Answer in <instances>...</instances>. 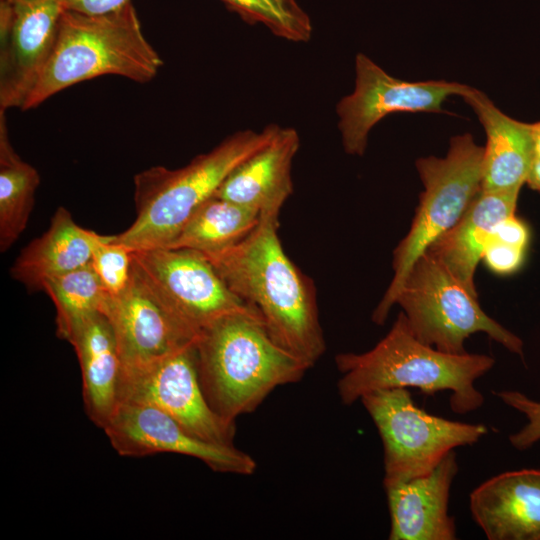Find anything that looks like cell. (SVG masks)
<instances>
[{
	"label": "cell",
	"instance_id": "11",
	"mask_svg": "<svg viewBox=\"0 0 540 540\" xmlns=\"http://www.w3.org/2000/svg\"><path fill=\"white\" fill-rule=\"evenodd\" d=\"M355 88L336 106L338 128L346 153L362 156L370 130L397 112L448 113L445 100L461 95L468 85L446 80L410 82L389 75L363 53L355 58Z\"/></svg>",
	"mask_w": 540,
	"mask_h": 540
},
{
	"label": "cell",
	"instance_id": "30",
	"mask_svg": "<svg viewBox=\"0 0 540 540\" xmlns=\"http://www.w3.org/2000/svg\"><path fill=\"white\" fill-rule=\"evenodd\" d=\"M526 184L540 193V160H532Z\"/></svg>",
	"mask_w": 540,
	"mask_h": 540
},
{
	"label": "cell",
	"instance_id": "5",
	"mask_svg": "<svg viewBox=\"0 0 540 540\" xmlns=\"http://www.w3.org/2000/svg\"><path fill=\"white\" fill-rule=\"evenodd\" d=\"M162 65L131 2L98 15L65 10L50 55L22 109L35 108L74 84L103 75L146 83Z\"/></svg>",
	"mask_w": 540,
	"mask_h": 540
},
{
	"label": "cell",
	"instance_id": "23",
	"mask_svg": "<svg viewBox=\"0 0 540 540\" xmlns=\"http://www.w3.org/2000/svg\"><path fill=\"white\" fill-rule=\"evenodd\" d=\"M40 183L38 171L14 150L5 111L0 110V250L7 251L25 230Z\"/></svg>",
	"mask_w": 540,
	"mask_h": 540
},
{
	"label": "cell",
	"instance_id": "4",
	"mask_svg": "<svg viewBox=\"0 0 540 540\" xmlns=\"http://www.w3.org/2000/svg\"><path fill=\"white\" fill-rule=\"evenodd\" d=\"M279 128L268 124L261 131L234 132L183 167L152 166L137 173L133 178L136 218L123 232L110 235L111 241L131 251L167 247L195 210Z\"/></svg>",
	"mask_w": 540,
	"mask_h": 540
},
{
	"label": "cell",
	"instance_id": "15",
	"mask_svg": "<svg viewBox=\"0 0 540 540\" xmlns=\"http://www.w3.org/2000/svg\"><path fill=\"white\" fill-rule=\"evenodd\" d=\"M458 472L455 450L428 474L385 486L390 540H454L456 526L448 513L451 484Z\"/></svg>",
	"mask_w": 540,
	"mask_h": 540
},
{
	"label": "cell",
	"instance_id": "24",
	"mask_svg": "<svg viewBox=\"0 0 540 540\" xmlns=\"http://www.w3.org/2000/svg\"><path fill=\"white\" fill-rule=\"evenodd\" d=\"M56 308V333L69 341L92 315L103 311L108 294L89 264L47 280L42 288Z\"/></svg>",
	"mask_w": 540,
	"mask_h": 540
},
{
	"label": "cell",
	"instance_id": "26",
	"mask_svg": "<svg viewBox=\"0 0 540 540\" xmlns=\"http://www.w3.org/2000/svg\"><path fill=\"white\" fill-rule=\"evenodd\" d=\"M530 240L527 224L515 214L502 220L489 240L482 260L486 267L497 275L517 272L526 256Z\"/></svg>",
	"mask_w": 540,
	"mask_h": 540
},
{
	"label": "cell",
	"instance_id": "28",
	"mask_svg": "<svg viewBox=\"0 0 540 540\" xmlns=\"http://www.w3.org/2000/svg\"><path fill=\"white\" fill-rule=\"evenodd\" d=\"M502 402L525 415L527 423L509 436L511 445L518 450H526L540 441V401L533 400L519 391H494Z\"/></svg>",
	"mask_w": 540,
	"mask_h": 540
},
{
	"label": "cell",
	"instance_id": "8",
	"mask_svg": "<svg viewBox=\"0 0 540 540\" xmlns=\"http://www.w3.org/2000/svg\"><path fill=\"white\" fill-rule=\"evenodd\" d=\"M360 401L383 444L384 487L430 473L449 452L475 444L488 432L483 424L427 413L407 388L373 391Z\"/></svg>",
	"mask_w": 540,
	"mask_h": 540
},
{
	"label": "cell",
	"instance_id": "12",
	"mask_svg": "<svg viewBox=\"0 0 540 540\" xmlns=\"http://www.w3.org/2000/svg\"><path fill=\"white\" fill-rule=\"evenodd\" d=\"M103 431L113 449L125 457L175 453L196 458L215 472L238 475H251L257 467L253 457L234 445L203 440L147 404L121 402Z\"/></svg>",
	"mask_w": 540,
	"mask_h": 540
},
{
	"label": "cell",
	"instance_id": "17",
	"mask_svg": "<svg viewBox=\"0 0 540 540\" xmlns=\"http://www.w3.org/2000/svg\"><path fill=\"white\" fill-rule=\"evenodd\" d=\"M299 147L298 132L280 126L269 143L228 175L214 196L254 209L260 216H279L293 193L292 163Z\"/></svg>",
	"mask_w": 540,
	"mask_h": 540
},
{
	"label": "cell",
	"instance_id": "29",
	"mask_svg": "<svg viewBox=\"0 0 540 540\" xmlns=\"http://www.w3.org/2000/svg\"><path fill=\"white\" fill-rule=\"evenodd\" d=\"M62 2L66 10L98 15L117 10L131 0H62Z\"/></svg>",
	"mask_w": 540,
	"mask_h": 540
},
{
	"label": "cell",
	"instance_id": "18",
	"mask_svg": "<svg viewBox=\"0 0 540 540\" xmlns=\"http://www.w3.org/2000/svg\"><path fill=\"white\" fill-rule=\"evenodd\" d=\"M461 97L472 107L486 134L481 191L520 192L533 159L531 123L506 115L471 86Z\"/></svg>",
	"mask_w": 540,
	"mask_h": 540
},
{
	"label": "cell",
	"instance_id": "3",
	"mask_svg": "<svg viewBox=\"0 0 540 540\" xmlns=\"http://www.w3.org/2000/svg\"><path fill=\"white\" fill-rule=\"evenodd\" d=\"M342 373L337 389L351 405L370 392L416 387L423 393L450 391V408L457 414L479 409L484 397L475 381L495 364L484 354H448L421 342L401 311L389 332L369 351L335 357Z\"/></svg>",
	"mask_w": 540,
	"mask_h": 540
},
{
	"label": "cell",
	"instance_id": "7",
	"mask_svg": "<svg viewBox=\"0 0 540 540\" xmlns=\"http://www.w3.org/2000/svg\"><path fill=\"white\" fill-rule=\"evenodd\" d=\"M395 304L402 308L414 335L439 351L467 353L465 340L483 332L523 357V341L488 316L478 297L427 252L410 269Z\"/></svg>",
	"mask_w": 540,
	"mask_h": 540
},
{
	"label": "cell",
	"instance_id": "14",
	"mask_svg": "<svg viewBox=\"0 0 540 540\" xmlns=\"http://www.w3.org/2000/svg\"><path fill=\"white\" fill-rule=\"evenodd\" d=\"M102 313L114 330L124 368L168 355L197 337L157 295L134 263L128 286L116 296H107Z\"/></svg>",
	"mask_w": 540,
	"mask_h": 540
},
{
	"label": "cell",
	"instance_id": "20",
	"mask_svg": "<svg viewBox=\"0 0 540 540\" xmlns=\"http://www.w3.org/2000/svg\"><path fill=\"white\" fill-rule=\"evenodd\" d=\"M519 193L480 191L461 219L425 251L476 297L477 265L496 226L515 214Z\"/></svg>",
	"mask_w": 540,
	"mask_h": 540
},
{
	"label": "cell",
	"instance_id": "21",
	"mask_svg": "<svg viewBox=\"0 0 540 540\" xmlns=\"http://www.w3.org/2000/svg\"><path fill=\"white\" fill-rule=\"evenodd\" d=\"M101 237L79 226L60 206L46 232L22 249L10 274L29 291L42 290L47 280L89 264Z\"/></svg>",
	"mask_w": 540,
	"mask_h": 540
},
{
	"label": "cell",
	"instance_id": "1",
	"mask_svg": "<svg viewBox=\"0 0 540 540\" xmlns=\"http://www.w3.org/2000/svg\"><path fill=\"white\" fill-rule=\"evenodd\" d=\"M277 215L221 252L205 255L229 289L254 307L272 340L313 366L326 351L316 288L281 244Z\"/></svg>",
	"mask_w": 540,
	"mask_h": 540
},
{
	"label": "cell",
	"instance_id": "9",
	"mask_svg": "<svg viewBox=\"0 0 540 540\" xmlns=\"http://www.w3.org/2000/svg\"><path fill=\"white\" fill-rule=\"evenodd\" d=\"M137 402L166 413L193 435L234 445V422L209 405L199 379L195 341L148 363L125 367L120 403Z\"/></svg>",
	"mask_w": 540,
	"mask_h": 540
},
{
	"label": "cell",
	"instance_id": "22",
	"mask_svg": "<svg viewBox=\"0 0 540 540\" xmlns=\"http://www.w3.org/2000/svg\"><path fill=\"white\" fill-rule=\"evenodd\" d=\"M260 221L254 209L213 196L199 206L165 248H184L204 255L221 252L248 236Z\"/></svg>",
	"mask_w": 540,
	"mask_h": 540
},
{
	"label": "cell",
	"instance_id": "2",
	"mask_svg": "<svg viewBox=\"0 0 540 540\" xmlns=\"http://www.w3.org/2000/svg\"><path fill=\"white\" fill-rule=\"evenodd\" d=\"M195 347L209 405L234 423L253 412L275 388L300 381L311 368L272 340L258 314L218 318L199 331Z\"/></svg>",
	"mask_w": 540,
	"mask_h": 540
},
{
	"label": "cell",
	"instance_id": "25",
	"mask_svg": "<svg viewBox=\"0 0 540 540\" xmlns=\"http://www.w3.org/2000/svg\"><path fill=\"white\" fill-rule=\"evenodd\" d=\"M245 22L262 24L275 36L295 43L311 39L313 26L297 0H221Z\"/></svg>",
	"mask_w": 540,
	"mask_h": 540
},
{
	"label": "cell",
	"instance_id": "10",
	"mask_svg": "<svg viewBox=\"0 0 540 540\" xmlns=\"http://www.w3.org/2000/svg\"><path fill=\"white\" fill-rule=\"evenodd\" d=\"M132 254L134 265L148 284L197 335L228 314L260 315L229 289L208 258L198 251L153 248Z\"/></svg>",
	"mask_w": 540,
	"mask_h": 540
},
{
	"label": "cell",
	"instance_id": "6",
	"mask_svg": "<svg viewBox=\"0 0 540 540\" xmlns=\"http://www.w3.org/2000/svg\"><path fill=\"white\" fill-rule=\"evenodd\" d=\"M484 147L470 133L451 138L445 157H421L415 166L424 186L409 232L393 252L394 275L373 311L383 325L416 260L463 216L481 191Z\"/></svg>",
	"mask_w": 540,
	"mask_h": 540
},
{
	"label": "cell",
	"instance_id": "16",
	"mask_svg": "<svg viewBox=\"0 0 540 540\" xmlns=\"http://www.w3.org/2000/svg\"><path fill=\"white\" fill-rule=\"evenodd\" d=\"M473 520L489 540H540V469L500 473L470 494Z\"/></svg>",
	"mask_w": 540,
	"mask_h": 540
},
{
	"label": "cell",
	"instance_id": "13",
	"mask_svg": "<svg viewBox=\"0 0 540 540\" xmlns=\"http://www.w3.org/2000/svg\"><path fill=\"white\" fill-rule=\"evenodd\" d=\"M65 10L62 0H0V110L23 108Z\"/></svg>",
	"mask_w": 540,
	"mask_h": 540
},
{
	"label": "cell",
	"instance_id": "19",
	"mask_svg": "<svg viewBox=\"0 0 540 540\" xmlns=\"http://www.w3.org/2000/svg\"><path fill=\"white\" fill-rule=\"evenodd\" d=\"M68 342L80 364L85 412L103 429L120 404L124 369L114 330L108 318L98 312L90 316Z\"/></svg>",
	"mask_w": 540,
	"mask_h": 540
},
{
	"label": "cell",
	"instance_id": "27",
	"mask_svg": "<svg viewBox=\"0 0 540 540\" xmlns=\"http://www.w3.org/2000/svg\"><path fill=\"white\" fill-rule=\"evenodd\" d=\"M90 265L109 296H116L128 286L133 268V254L127 247L102 235L95 246Z\"/></svg>",
	"mask_w": 540,
	"mask_h": 540
}]
</instances>
